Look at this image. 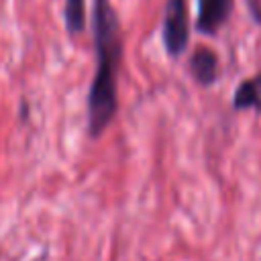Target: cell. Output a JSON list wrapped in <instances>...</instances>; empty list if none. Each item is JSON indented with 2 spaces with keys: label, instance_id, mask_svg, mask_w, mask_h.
<instances>
[{
  "label": "cell",
  "instance_id": "obj_1",
  "mask_svg": "<svg viewBox=\"0 0 261 261\" xmlns=\"http://www.w3.org/2000/svg\"><path fill=\"white\" fill-rule=\"evenodd\" d=\"M92 37L96 49V71L88 92V135L100 137L118 110L116 75L122 61L120 18L110 0L92 4Z\"/></svg>",
  "mask_w": 261,
  "mask_h": 261
},
{
  "label": "cell",
  "instance_id": "obj_2",
  "mask_svg": "<svg viewBox=\"0 0 261 261\" xmlns=\"http://www.w3.org/2000/svg\"><path fill=\"white\" fill-rule=\"evenodd\" d=\"M161 41L169 57H179L190 43V14L186 0H165Z\"/></svg>",
  "mask_w": 261,
  "mask_h": 261
},
{
  "label": "cell",
  "instance_id": "obj_3",
  "mask_svg": "<svg viewBox=\"0 0 261 261\" xmlns=\"http://www.w3.org/2000/svg\"><path fill=\"white\" fill-rule=\"evenodd\" d=\"M196 31L202 35H216L232 12V0H196Z\"/></svg>",
  "mask_w": 261,
  "mask_h": 261
},
{
  "label": "cell",
  "instance_id": "obj_4",
  "mask_svg": "<svg viewBox=\"0 0 261 261\" xmlns=\"http://www.w3.org/2000/svg\"><path fill=\"white\" fill-rule=\"evenodd\" d=\"M188 69L200 86H212L218 77V55L210 47H198L188 59Z\"/></svg>",
  "mask_w": 261,
  "mask_h": 261
},
{
  "label": "cell",
  "instance_id": "obj_5",
  "mask_svg": "<svg viewBox=\"0 0 261 261\" xmlns=\"http://www.w3.org/2000/svg\"><path fill=\"white\" fill-rule=\"evenodd\" d=\"M232 108L234 110H247L253 108L261 112V73L243 80L232 96Z\"/></svg>",
  "mask_w": 261,
  "mask_h": 261
},
{
  "label": "cell",
  "instance_id": "obj_6",
  "mask_svg": "<svg viewBox=\"0 0 261 261\" xmlns=\"http://www.w3.org/2000/svg\"><path fill=\"white\" fill-rule=\"evenodd\" d=\"M65 29L69 35H80L86 29V0H65Z\"/></svg>",
  "mask_w": 261,
  "mask_h": 261
},
{
  "label": "cell",
  "instance_id": "obj_7",
  "mask_svg": "<svg viewBox=\"0 0 261 261\" xmlns=\"http://www.w3.org/2000/svg\"><path fill=\"white\" fill-rule=\"evenodd\" d=\"M35 261H39V259H35Z\"/></svg>",
  "mask_w": 261,
  "mask_h": 261
}]
</instances>
